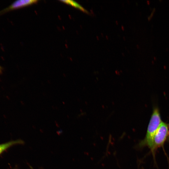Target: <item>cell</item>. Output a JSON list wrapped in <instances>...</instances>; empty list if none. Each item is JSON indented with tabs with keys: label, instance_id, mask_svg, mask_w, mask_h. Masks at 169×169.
I'll list each match as a JSON object with an SVG mask.
<instances>
[{
	"label": "cell",
	"instance_id": "obj_2",
	"mask_svg": "<svg viewBox=\"0 0 169 169\" xmlns=\"http://www.w3.org/2000/svg\"><path fill=\"white\" fill-rule=\"evenodd\" d=\"M169 134L167 125L162 121L153 137L151 151L154 152L157 148L162 146Z\"/></svg>",
	"mask_w": 169,
	"mask_h": 169
},
{
	"label": "cell",
	"instance_id": "obj_5",
	"mask_svg": "<svg viewBox=\"0 0 169 169\" xmlns=\"http://www.w3.org/2000/svg\"><path fill=\"white\" fill-rule=\"evenodd\" d=\"M60 1L74 7L82 11L87 13V10L86 9L74 1L72 0H60Z\"/></svg>",
	"mask_w": 169,
	"mask_h": 169
},
{
	"label": "cell",
	"instance_id": "obj_3",
	"mask_svg": "<svg viewBox=\"0 0 169 169\" xmlns=\"http://www.w3.org/2000/svg\"><path fill=\"white\" fill-rule=\"evenodd\" d=\"M36 0H19L16 1L8 7L0 11V15L13 10L21 8L37 3Z\"/></svg>",
	"mask_w": 169,
	"mask_h": 169
},
{
	"label": "cell",
	"instance_id": "obj_7",
	"mask_svg": "<svg viewBox=\"0 0 169 169\" xmlns=\"http://www.w3.org/2000/svg\"><path fill=\"white\" fill-rule=\"evenodd\" d=\"M168 140H169V134L168 135Z\"/></svg>",
	"mask_w": 169,
	"mask_h": 169
},
{
	"label": "cell",
	"instance_id": "obj_6",
	"mask_svg": "<svg viewBox=\"0 0 169 169\" xmlns=\"http://www.w3.org/2000/svg\"><path fill=\"white\" fill-rule=\"evenodd\" d=\"M2 67L0 66V73L2 72Z\"/></svg>",
	"mask_w": 169,
	"mask_h": 169
},
{
	"label": "cell",
	"instance_id": "obj_1",
	"mask_svg": "<svg viewBox=\"0 0 169 169\" xmlns=\"http://www.w3.org/2000/svg\"><path fill=\"white\" fill-rule=\"evenodd\" d=\"M162 121L157 108L153 110L148 125L145 138L142 143L148 146L151 150L154 136Z\"/></svg>",
	"mask_w": 169,
	"mask_h": 169
},
{
	"label": "cell",
	"instance_id": "obj_4",
	"mask_svg": "<svg viewBox=\"0 0 169 169\" xmlns=\"http://www.w3.org/2000/svg\"><path fill=\"white\" fill-rule=\"evenodd\" d=\"M23 141L21 140L12 141L8 142L0 145V154L8 148L14 145L22 144Z\"/></svg>",
	"mask_w": 169,
	"mask_h": 169
}]
</instances>
